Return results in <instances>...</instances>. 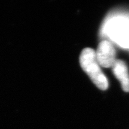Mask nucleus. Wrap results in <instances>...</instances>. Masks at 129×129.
I'll return each instance as SVG.
<instances>
[{"mask_svg":"<svg viewBox=\"0 0 129 129\" xmlns=\"http://www.w3.org/2000/svg\"><path fill=\"white\" fill-rule=\"evenodd\" d=\"M81 67L99 89L105 90L108 87V80L103 73L97 61L96 52L91 48H85L80 54Z\"/></svg>","mask_w":129,"mask_h":129,"instance_id":"nucleus-1","label":"nucleus"},{"mask_svg":"<svg viewBox=\"0 0 129 129\" xmlns=\"http://www.w3.org/2000/svg\"><path fill=\"white\" fill-rule=\"evenodd\" d=\"M95 52L97 61L100 66L106 68L114 66L117 59L115 49L112 43L107 40H103L99 43Z\"/></svg>","mask_w":129,"mask_h":129,"instance_id":"nucleus-2","label":"nucleus"},{"mask_svg":"<svg viewBox=\"0 0 129 129\" xmlns=\"http://www.w3.org/2000/svg\"><path fill=\"white\" fill-rule=\"evenodd\" d=\"M112 68L113 73L120 81L122 90L125 92H129V73L125 63L117 59Z\"/></svg>","mask_w":129,"mask_h":129,"instance_id":"nucleus-3","label":"nucleus"}]
</instances>
